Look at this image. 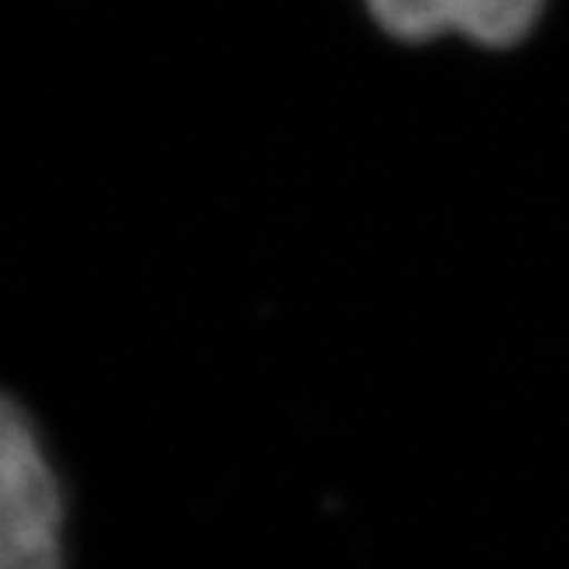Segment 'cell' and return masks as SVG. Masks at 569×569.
<instances>
[{
  "label": "cell",
  "instance_id": "cell-1",
  "mask_svg": "<svg viewBox=\"0 0 569 569\" xmlns=\"http://www.w3.org/2000/svg\"><path fill=\"white\" fill-rule=\"evenodd\" d=\"M0 569H66V505L28 412L0 395Z\"/></svg>",
  "mask_w": 569,
  "mask_h": 569
},
{
  "label": "cell",
  "instance_id": "cell-2",
  "mask_svg": "<svg viewBox=\"0 0 569 569\" xmlns=\"http://www.w3.org/2000/svg\"><path fill=\"white\" fill-rule=\"evenodd\" d=\"M546 0H442V28L483 49H508L536 28Z\"/></svg>",
  "mask_w": 569,
  "mask_h": 569
},
{
  "label": "cell",
  "instance_id": "cell-3",
  "mask_svg": "<svg viewBox=\"0 0 569 569\" xmlns=\"http://www.w3.org/2000/svg\"><path fill=\"white\" fill-rule=\"evenodd\" d=\"M371 18L401 42H429L446 34L442 0H363Z\"/></svg>",
  "mask_w": 569,
  "mask_h": 569
}]
</instances>
